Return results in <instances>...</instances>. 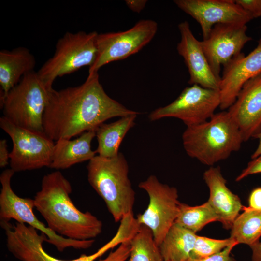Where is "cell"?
<instances>
[{
    "mask_svg": "<svg viewBox=\"0 0 261 261\" xmlns=\"http://www.w3.org/2000/svg\"><path fill=\"white\" fill-rule=\"evenodd\" d=\"M261 173V155L252 159L240 174L237 177L235 181H240L246 177L253 174Z\"/></svg>",
    "mask_w": 261,
    "mask_h": 261,
    "instance_id": "30",
    "label": "cell"
},
{
    "mask_svg": "<svg viewBox=\"0 0 261 261\" xmlns=\"http://www.w3.org/2000/svg\"><path fill=\"white\" fill-rule=\"evenodd\" d=\"M261 73V39L247 55L241 53L223 67L219 91L220 108L224 110L234 103L244 84Z\"/></svg>",
    "mask_w": 261,
    "mask_h": 261,
    "instance_id": "15",
    "label": "cell"
},
{
    "mask_svg": "<svg viewBox=\"0 0 261 261\" xmlns=\"http://www.w3.org/2000/svg\"><path fill=\"white\" fill-rule=\"evenodd\" d=\"M176 6L200 24L203 39L218 24H245L253 18L232 0H175Z\"/></svg>",
    "mask_w": 261,
    "mask_h": 261,
    "instance_id": "14",
    "label": "cell"
},
{
    "mask_svg": "<svg viewBox=\"0 0 261 261\" xmlns=\"http://www.w3.org/2000/svg\"><path fill=\"white\" fill-rule=\"evenodd\" d=\"M235 2L249 13L253 19L261 16V0H235Z\"/></svg>",
    "mask_w": 261,
    "mask_h": 261,
    "instance_id": "29",
    "label": "cell"
},
{
    "mask_svg": "<svg viewBox=\"0 0 261 261\" xmlns=\"http://www.w3.org/2000/svg\"><path fill=\"white\" fill-rule=\"evenodd\" d=\"M0 127L12 141L9 164L15 173L50 167L55 143L44 133L19 127L4 116Z\"/></svg>",
    "mask_w": 261,
    "mask_h": 261,
    "instance_id": "10",
    "label": "cell"
},
{
    "mask_svg": "<svg viewBox=\"0 0 261 261\" xmlns=\"http://www.w3.org/2000/svg\"><path fill=\"white\" fill-rule=\"evenodd\" d=\"M178 29L181 39L176 49L188 69L190 75L188 83L198 85L206 88L219 90L220 80L213 74L200 41L194 36L188 22L180 23Z\"/></svg>",
    "mask_w": 261,
    "mask_h": 261,
    "instance_id": "17",
    "label": "cell"
},
{
    "mask_svg": "<svg viewBox=\"0 0 261 261\" xmlns=\"http://www.w3.org/2000/svg\"><path fill=\"white\" fill-rule=\"evenodd\" d=\"M87 180L104 202L116 222L133 212L135 192L129 177V165L119 152L112 158L96 155L87 165Z\"/></svg>",
    "mask_w": 261,
    "mask_h": 261,
    "instance_id": "4",
    "label": "cell"
},
{
    "mask_svg": "<svg viewBox=\"0 0 261 261\" xmlns=\"http://www.w3.org/2000/svg\"><path fill=\"white\" fill-rule=\"evenodd\" d=\"M130 252V241H128L121 244L106 257L98 261H126L129 258Z\"/></svg>",
    "mask_w": 261,
    "mask_h": 261,
    "instance_id": "27",
    "label": "cell"
},
{
    "mask_svg": "<svg viewBox=\"0 0 261 261\" xmlns=\"http://www.w3.org/2000/svg\"><path fill=\"white\" fill-rule=\"evenodd\" d=\"M217 221L218 217L208 202L195 206L181 203L175 223L196 233L206 225Z\"/></svg>",
    "mask_w": 261,
    "mask_h": 261,
    "instance_id": "25",
    "label": "cell"
},
{
    "mask_svg": "<svg viewBox=\"0 0 261 261\" xmlns=\"http://www.w3.org/2000/svg\"><path fill=\"white\" fill-rule=\"evenodd\" d=\"M242 210L233 223L230 237L238 244L250 247L259 242L261 236V210L244 206Z\"/></svg>",
    "mask_w": 261,
    "mask_h": 261,
    "instance_id": "23",
    "label": "cell"
},
{
    "mask_svg": "<svg viewBox=\"0 0 261 261\" xmlns=\"http://www.w3.org/2000/svg\"><path fill=\"white\" fill-rule=\"evenodd\" d=\"M203 179L209 189L207 202L223 227L226 229H231L243 207L239 197L227 187L226 180L219 167H211L205 171Z\"/></svg>",
    "mask_w": 261,
    "mask_h": 261,
    "instance_id": "18",
    "label": "cell"
},
{
    "mask_svg": "<svg viewBox=\"0 0 261 261\" xmlns=\"http://www.w3.org/2000/svg\"><path fill=\"white\" fill-rule=\"evenodd\" d=\"M72 188L57 170L44 176L41 189L34 197L35 208L58 234L69 239H94L102 232V222L89 211L78 209L70 195Z\"/></svg>",
    "mask_w": 261,
    "mask_h": 261,
    "instance_id": "2",
    "label": "cell"
},
{
    "mask_svg": "<svg viewBox=\"0 0 261 261\" xmlns=\"http://www.w3.org/2000/svg\"><path fill=\"white\" fill-rule=\"evenodd\" d=\"M254 137L258 139L259 144L256 150L251 156L252 159H254L261 155V131L257 133Z\"/></svg>",
    "mask_w": 261,
    "mask_h": 261,
    "instance_id": "35",
    "label": "cell"
},
{
    "mask_svg": "<svg viewBox=\"0 0 261 261\" xmlns=\"http://www.w3.org/2000/svg\"><path fill=\"white\" fill-rule=\"evenodd\" d=\"M236 243L229 237L225 239H215L197 235L190 258L200 259L217 254L231 244Z\"/></svg>",
    "mask_w": 261,
    "mask_h": 261,
    "instance_id": "26",
    "label": "cell"
},
{
    "mask_svg": "<svg viewBox=\"0 0 261 261\" xmlns=\"http://www.w3.org/2000/svg\"><path fill=\"white\" fill-rule=\"evenodd\" d=\"M4 230L6 246L9 252L20 261H95L109 250L120 245L122 236L116 233L97 251L90 255L82 254L79 257L70 260L56 258L48 254L43 248V243L47 242V236L38 230L25 224L10 221H0Z\"/></svg>",
    "mask_w": 261,
    "mask_h": 261,
    "instance_id": "8",
    "label": "cell"
},
{
    "mask_svg": "<svg viewBox=\"0 0 261 261\" xmlns=\"http://www.w3.org/2000/svg\"><path fill=\"white\" fill-rule=\"evenodd\" d=\"M138 187L148 194L149 203L145 211L136 218L137 221L151 230L160 246L179 214L181 203L177 189L160 182L154 175L141 182Z\"/></svg>",
    "mask_w": 261,
    "mask_h": 261,
    "instance_id": "9",
    "label": "cell"
},
{
    "mask_svg": "<svg viewBox=\"0 0 261 261\" xmlns=\"http://www.w3.org/2000/svg\"><path fill=\"white\" fill-rule=\"evenodd\" d=\"M246 25L218 24L201 45L214 75L220 81L221 66L239 55L245 44L252 40L246 34Z\"/></svg>",
    "mask_w": 261,
    "mask_h": 261,
    "instance_id": "13",
    "label": "cell"
},
{
    "mask_svg": "<svg viewBox=\"0 0 261 261\" xmlns=\"http://www.w3.org/2000/svg\"><path fill=\"white\" fill-rule=\"evenodd\" d=\"M53 89L46 87L37 72L26 74L0 100L3 116L19 127L44 133L43 116Z\"/></svg>",
    "mask_w": 261,
    "mask_h": 261,
    "instance_id": "5",
    "label": "cell"
},
{
    "mask_svg": "<svg viewBox=\"0 0 261 261\" xmlns=\"http://www.w3.org/2000/svg\"><path fill=\"white\" fill-rule=\"evenodd\" d=\"M252 250L251 261H261V242L250 246Z\"/></svg>",
    "mask_w": 261,
    "mask_h": 261,
    "instance_id": "34",
    "label": "cell"
},
{
    "mask_svg": "<svg viewBox=\"0 0 261 261\" xmlns=\"http://www.w3.org/2000/svg\"><path fill=\"white\" fill-rule=\"evenodd\" d=\"M220 104L219 90L204 88L198 85L186 87L173 102L152 111L148 116L151 121L173 117L189 127L209 120Z\"/></svg>",
    "mask_w": 261,
    "mask_h": 261,
    "instance_id": "12",
    "label": "cell"
},
{
    "mask_svg": "<svg viewBox=\"0 0 261 261\" xmlns=\"http://www.w3.org/2000/svg\"><path fill=\"white\" fill-rule=\"evenodd\" d=\"M139 114L108 96L98 72L89 73L79 86L51 90L43 116L44 132L53 141L71 139L95 130L110 118Z\"/></svg>",
    "mask_w": 261,
    "mask_h": 261,
    "instance_id": "1",
    "label": "cell"
},
{
    "mask_svg": "<svg viewBox=\"0 0 261 261\" xmlns=\"http://www.w3.org/2000/svg\"><path fill=\"white\" fill-rule=\"evenodd\" d=\"M96 31L66 32L56 44L54 53L37 73L47 88L53 89L58 77L70 74L81 68L90 67L97 55Z\"/></svg>",
    "mask_w": 261,
    "mask_h": 261,
    "instance_id": "6",
    "label": "cell"
},
{
    "mask_svg": "<svg viewBox=\"0 0 261 261\" xmlns=\"http://www.w3.org/2000/svg\"><path fill=\"white\" fill-rule=\"evenodd\" d=\"M228 112L244 142L261 131V73L244 84Z\"/></svg>",
    "mask_w": 261,
    "mask_h": 261,
    "instance_id": "16",
    "label": "cell"
},
{
    "mask_svg": "<svg viewBox=\"0 0 261 261\" xmlns=\"http://www.w3.org/2000/svg\"><path fill=\"white\" fill-rule=\"evenodd\" d=\"M125 2L127 7L132 11L139 13L145 7L146 0H126Z\"/></svg>",
    "mask_w": 261,
    "mask_h": 261,
    "instance_id": "33",
    "label": "cell"
},
{
    "mask_svg": "<svg viewBox=\"0 0 261 261\" xmlns=\"http://www.w3.org/2000/svg\"><path fill=\"white\" fill-rule=\"evenodd\" d=\"M157 23L144 19L123 31L98 33L97 55L88 73L98 72L102 66L123 60L138 52L154 38L158 30Z\"/></svg>",
    "mask_w": 261,
    "mask_h": 261,
    "instance_id": "11",
    "label": "cell"
},
{
    "mask_svg": "<svg viewBox=\"0 0 261 261\" xmlns=\"http://www.w3.org/2000/svg\"><path fill=\"white\" fill-rule=\"evenodd\" d=\"M130 245L128 261H164L152 231L145 225L140 226L130 240Z\"/></svg>",
    "mask_w": 261,
    "mask_h": 261,
    "instance_id": "24",
    "label": "cell"
},
{
    "mask_svg": "<svg viewBox=\"0 0 261 261\" xmlns=\"http://www.w3.org/2000/svg\"><path fill=\"white\" fill-rule=\"evenodd\" d=\"M237 245V243H234L221 251L206 258L200 259H189L187 261H236L231 256L230 254L233 248Z\"/></svg>",
    "mask_w": 261,
    "mask_h": 261,
    "instance_id": "28",
    "label": "cell"
},
{
    "mask_svg": "<svg viewBox=\"0 0 261 261\" xmlns=\"http://www.w3.org/2000/svg\"><path fill=\"white\" fill-rule=\"evenodd\" d=\"M11 169L4 170L0 175L1 189L0 193V221H10L27 224L47 237V242L53 245L59 252L72 247L76 249L90 248L94 239L78 240L61 236L50 229L39 220L33 212L34 200L22 198L15 194L11 187V179L14 174Z\"/></svg>",
    "mask_w": 261,
    "mask_h": 261,
    "instance_id": "7",
    "label": "cell"
},
{
    "mask_svg": "<svg viewBox=\"0 0 261 261\" xmlns=\"http://www.w3.org/2000/svg\"><path fill=\"white\" fill-rule=\"evenodd\" d=\"M138 115L121 117L113 122L104 123L99 126L95 130L98 155L105 158L117 155L121 142L127 132L135 126Z\"/></svg>",
    "mask_w": 261,
    "mask_h": 261,
    "instance_id": "21",
    "label": "cell"
},
{
    "mask_svg": "<svg viewBox=\"0 0 261 261\" xmlns=\"http://www.w3.org/2000/svg\"><path fill=\"white\" fill-rule=\"evenodd\" d=\"M36 65L34 56L25 47L0 51V100L16 85Z\"/></svg>",
    "mask_w": 261,
    "mask_h": 261,
    "instance_id": "19",
    "label": "cell"
},
{
    "mask_svg": "<svg viewBox=\"0 0 261 261\" xmlns=\"http://www.w3.org/2000/svg\"><path fill=\"white\" fill-rule=\"evenodd\" d=\"M96 137L95 130L86 131L73 140L62 139L55 143L52 161L49 168L57 170L68 169L96 156L91 148V143Z\"/></svg>",
    "mask_w": 261,
    "mask_h": 261,
    "instance_id": "20",
    "label": "cell"
},
{
    "mask_svg": "<svg viewBox=\"0 0 261 261\" xmlns=\"http://www.w3.org/2000/svg\"><path fill=\"white\" fill-rule=\"evenodd\" d=\"M197 235L174 223L159 246L164 261H187L190 258Z\"/></svg>",
    "mask_w": 261,
    "mask_h": 261,
    "instance_id": "22",
    "label": "cell"
},
{
    "mask_svg": "<svg viewBox=\"0 0 261 261\" xmlns=\"http://www.w3.org/2000/svg\"><path fill=\"white\" fill-rule=\"evenodd\" d=\"M182 137L187 154L208 166L228 158L244 142L238 126L224 111L205 122L187 127Z\"/></svg>",
    "mask_w": 261,
    "mask_h": 261,
    "instance_id": "3",
    "label": "cell"
},
{
    "mask_svg": "<svg viewBox=\"0 0 261 261\" xmlns=\"http://www.w3.org/2000/svg\"><path fill=\"white\" fill-rule=\"evenodd\" d=\"M249 207L261 210V187L253 189L249 197Z\"/></svg>",
    "mask_w": 261,
    "mask_h": 261,
    "instance_id": "31",
    "label": "cell"
},
{
    "mask_svg": "<svg viewBox=\"0 0 261 261\" xmlns=\"http://www.w3.org/2000/svg\"><path fill=\"white\" fill-rule=\"evenodd\" d=\"M6 139L0 141V167L4 168L9 163L10 153L8 152Z\"/></svg>",
    "mask_w": 261,
    "mask_h": 261,
    "instance_id": "32",
    "label": "cell"
}]
</instances>
